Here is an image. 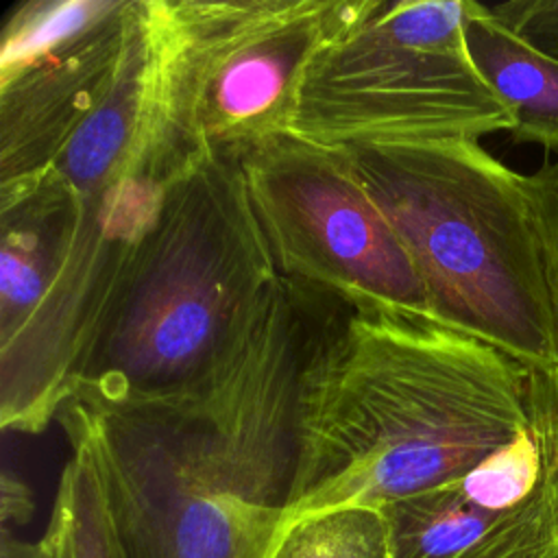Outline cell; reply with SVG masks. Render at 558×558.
<instances>
[{
	"label": "cell",
	"mask_w": 558,
	"mask_h": 558,
	"mask_svg": "<svg viewBox=\"0 0 558 558\" xmlns=\"http://www.w3.org/2000/svg\"><path fill=\"white\" fill-rule=\"evenodd\" d=\"M323 327L310 296L277 283L190 388L61 403L54 421L92 453L124 558H266L294 488L303 375Z\"/></svg>",
	"instance_id": "cell-1"
},
{
	"label": "cell",
	"mask_w": 558,
	"mask_h": 558,
	"mask_svg": "<svg viewBox=\"0 0 558 558\" xmlns=\"http://www.w3.org/2000/svg\"><path fill=\"white\" fill-rule=\"evenodd\" d=\"M532 425L530 373L432 316L342 301L303 375L283 523L458 482Z\"/></svg>",
	"instance_id": "cell-2"
},
{
	"label": "cell",
	"mask_w": 558,
	"mask_h": 558,
	"mask_svg": "<svg viewBox=\"0 0 558 558\" xmlns=\"http://www.w3.org/2000/svg\"><path fill=\"white\" fill-rule=\"evenodd\" d=\"M403 242L429 316L558 392V320L527 174L477 140L340 150Z\"/></svg>",
	"instance_id": "cell-3"
},
{
	"label": "cell",
	"mask_w": 558,
	"mask_h": 558,
	"mask_svg": "<svg viewBox=\"0 0 558 558\" xmlns=\"http://www.w3.org/2000/svg\"><path fill=\"white\" fill-rule=\"evenodd\" d=\"M277 279L240 159L196 163L170 183L68 397L126 403L190 388L233 347Z\"/></svg>",
	"instance_id": "cell-4"
},
{
	"label": "cell",
	"mask_w": 558,
	"mask_h": 558,
	"mask_svg": "<svg viewBox=\"0 0 558 558\" xmlns=\"http://www.w3.org/2000/svg\"><path fill=\"white\" fill-rule=\"evenodd\" d=\"M340 0H144L146 135L177 179L288 133L301 76Z\"/></svg>",
	"instance_id": "cell-5"
},
{
	"label": "cell",
	"mask_w": 558,
	"mask_h": 558,
	"mask_svg": "<svg viewBox=\"0 0 558 558\" xmlns=\"http://www.w3.org/2000/svg\"><path fill=\"white\" fill-rule=\"evenodd\" d=\"M469 0H340L288 133L329 148L480 140L512 129L471 61Z\"/></svg>",
	"instance_id": "cell-6"
},
{
	"label": "cell",
	"mask_w": 558,
	"mask_h": 558,
	"mask_svg": "<svg viewBox=\"0 0 558 558\" xmlns=\"http://www.w3.org/2000/svg\"><path fill=\"white\" fill-rule=\"evenodd\" d=\"M240 166L281 277L344 305L429 316L403 242L340 150L279 133L248 148Z\"/></svg>",
	"instance_id": "cell-7"
},
{
	"label": "cell",
	"mask_w": 558,
	"mask_h": 558,
	"mask_svg": "<svg viewBox=\"0 0 558 558\" xmlns=\"http://www.w3.org/2000/svg\"><path fill=\"white\" fill-rule=\"evenodd\" d=\"M140 11L142 0H116L107 15L72 41L0 74V192L39 179L105 96Z\"/></svg>",
	"instance_id": "cell-8"
},
{
	"label": "cell",
	"mask_w": 558,
	"mask_h": 558,
	"mask_svg": "<svg viewBox=\"0 0 558 558\" xmlns=\"http://www.w3.org/2000/svg\"><path fill=\"white\" fill-rule=\"evenodd\" d=\"M554 449L541 486L512 510L477 506L458 482L381 508L392 558H558Z\"/></svg>",
	"instance_id": "cell-9"
},
{
	"label": "cell",
	"mask_w": 558,
	"mask_h": 558,
	"mask_svg": "<svg viewBox=\"0 0 558 558\" xmlns=\"http://www.w3.org/2000/svg\"><path fill=\"white\" fill-rule=\"evenodd\" d=\"M464 37L473 65L512 116V142L558 155V59L527 44L475 0H469Z\"/></svg>",
	"instance_id": "cell-10"
},
{
	"label": "cell",
	"mask_w": 558,
	"mask_h": 558,
	"mask_svg": "<svg viewBox=\"0 0 558 558\" xmlns=\"http://www.w3.org/2000/svg\"><path fill=\"white\" fill-rule=\"evenodd\" d=\"M70 447L41 534L50 558H124L94 458L81 442Z\"/></svg>",
	"instance_id": "cell-11"
},
{
	"label": "cell",
	"mask_w": 558,
	"mask_h": 558,
	"mask_svg": "<svg viewBox=\"0 0 558 558\" xmlns=\"http://www.w3.org/2000/svg\"><path fill=\"white\" fill-rule=\"evenodd\" d=\"M266 558H392L384 510L336 508L281 525Z\"/></svg>",
	"instance_id": "cell-12"
},
{
	"label": "cell",
	"mask_w": 558,
	"mask_h": 558,
	"mask_svg": "<svg viewBox=\"0 0 558 558\" xmlns=\"http://www.w3.org/2000/svg\"><path fill=\"white\" fill-rule=\"evenodd\" d=\"M116 0H28L9 15L0 37V74H9L72 41Z\"/></svg>",
	"instance_id": "cell-13"
},
{
	"label": "cell",
	"mask_w": 558,
	"mask_h": 558,
	"mask_svg": "<svg viewBox=\"0 0 558 558\" xmlns=\"http://www.w3.org/2000/svg\"><path fill=\"white\" fill-rule=\"evenodd\" d=\"M532 207L551 292V303L558 320V157L547 159L534 174H527Z\"/></svg>",
	"instance_id": "cell-14"
},
{
	"label": "cell",
	"mask_w": 558,
	"mask_h": 558,
	"mask_svg": "<svg viewBox=\"0 0 558 558\" xmlns=\"http://www.w3.org/2000/svg\"><path fill=\"white\" fill-rule=\"evenodd\" d=\"M490 11L527 44L558 59V0H510Z\"/></svg>",
	"instance_id": "cell-15"
},
{
	"label": "cell",
	"mask_w": 558,
	"mask_h": 558,
	"mask_svg": "<svg viewBox=\"0 0 558 558\" xmlns=\"http://www.w3.org/2000/svg\"><path fill=\"white\" fill-rule=\"evenodd\" d=\"M0 558H50V551L41 536L37 541H26L15 536L11 530H4L0 543Z\"/></svg>",
	"instance_id": "cell-16"
},
{
	"label": "cell",
	"mask_w": 558,
	"mask_h": 558,
	"mask_svg": "<svg viewBox=\"0 0 558 558\" xmlns=\"http://www.w3.org/2000/svg\"><path fill=\"white\" fill-rule=\"evenodd\" d=\"M554 471H556V484H558V466L554 464Z\"/></svg>",
	"instance_id": "cell-17"
},
{
	"label": "cell",
	"mask_w": 558,
	"mask_h": 558,
	"mask_svg": "<svg viewBox=\"0 0 558 558\" xmlns=\"http://www.w3.org/2000/svg\"><path fill=\"white\" fill-rule=\"evenodd\" d=\"M554 464H556V466H558V453H556V460H554Z\"/></svg>",
	"instance_id": "cell-18"
}]
</instances>
